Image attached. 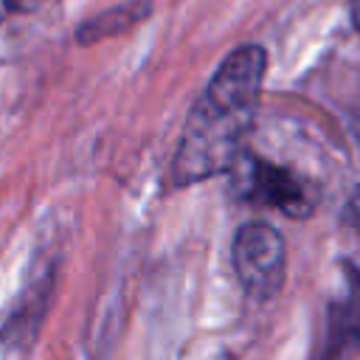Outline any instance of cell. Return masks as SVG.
Returning a JSON list of instances; mask_svg holds the SVG:
<instances>
[{
	"label": "cell",
	"instance_id": "cell-6",
	"mask_svg": "<svg viewBox=\"0 0 360 360\" xmlns=\"http://www.w3.org/2000/svg\"><path fill=\"white\" fill-rule=\"evenodd\" d=\"M352 22L360 31V0H352Z\"/></svg>",
	"mask_w": 360,
	"mask_h": 360
},
{
	"label": "cell",
	"instance_id": "cell-4",
	"mask_svg": "<svg viewBox=\"0 0 360 360\" xmlns=\"http://www.w3.org/2000/svg\"><path fill=\"white\" fill-rule=\"evenodd\" d=\"M146 8H149V3H146V6L141 3L135 11H132V8H127V11H124V17H121V20H124V25L138 22L143 14H149ZM110 17H115V8H112V11H107V14H98V17L87 20V22L79 28V34H76V37H79L82 42H90V39H96V37H104V31H107V20H110Z\"/></svg>",
	"mask_w": 360,
	"mask_h": 360
},
{
	"label": "cell",
	"instance_id": "cell-3",
	"mask_svg": "<svg viewBox=\"0 0 360 360\" xmlns=\"http://www.w3.org/2000/svg\"><path fill=\"white\" fill-rule=\"evenodd\" d=\"M233 273L250 298L267 301L284 287L287 250L281 233L267 222H245L233 236Z\"/></svg>",
	"mask_w": 360,
	"mask_h": 360
},
{
	"label": "cell",
	"instance_id": "cell-1",
	"mask_svg": "<svg viewBox=\"0 0 360 360\" xmlns=\"http://www.w3.org/2000/svg\"><path fill=\"white\" fill-rule=\"evenodd\" d=\"M267 70L259 45L231 51L194 101L172 158V186H191L228 172L248 149Z\"/></svg>",
	"mask_w": 360,
	"mask_h": 360
},
{
	"label": "cell",
	"instance_id": "cell-2",
	"mask_svg": "<svg viewBox=\"0 0 360 360\" xmlns=\"http://www.w3.org/2000/svg\"><path fill=\"white\" fill-rule=\"evenodd\" d=\"M228 172L233 177V191L242 200L253 205L276 208L292 219L309 217L318 208L321 194H323L321 183L312 180L309 174L298 172L290 163L256 155L250 149H245Z\"/></svg>",
	"mask_w": 360,
	"mask_h": 360
},
{
	"label": "cell",
	"instance_id": "cell-7",
	"mask_svg": "<svg viewBox=\"0 0 360 360\" xmlns=\"http://www.w3.org/2000/svg\"><path fill=\"white\" fill-rule=\"evenodd\" d=\"M352 219H354V225L360 228V194H357L354 202H352Z\"/></svg>",
	"mask_w": 360,
	"mask_h": 360
},
{
	"label": "cell",
	"instance_id": "cell-5",
	"mask_svg": "<svg viewBox=\"0 0 360 360\" xmlns=\"http://www.w3.org/2000/svg\"><path fill=\"white\" fill-rule=\"evenodd\" d=\"M349 278H352V284H354V295H352V329L360 335V273L354 270V267H349Z\"/></svg>",
	"mask_w": 360,
	"mask_h": 360
}]
</instances>
